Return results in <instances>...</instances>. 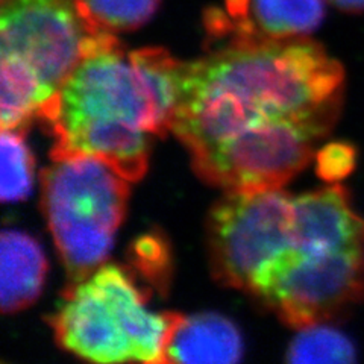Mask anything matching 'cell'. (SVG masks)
Returning a JSON list of instances; mask_svg holds the SVG:
<instances>
[{
  "label": "cell",
  "mask_w": 364,
  "mask_h": 364,
  "mask_svg": "<svg viewBox=\"0 0 364 364\" xmlns=\"http://www.w3.org/2000/svg\"><path fill=\"white\" fill-rule=\"evenodd\" d=\"M357 149L348 141H331L316 154V173L325 182H340L357 166Z\"/></svg>",
  "instance_id": "obj_16"
},
{
  "label": "cell",
  "mask_w": 364,
  "mask_h": 364,
  "mask_svg": "<svg viewBox=\"0 0 364 364\" xmlns=\"http://www.w3.org/2000/svg\"><path fill=\"white\" fill-rule=\"evenodd\" d=\"M2 85H0V123L2 129L25 128L38 116L46 102L53 96L29 68L11 56H0Z\"/></svg>",
  "instance_id": "obj_12"
},
{
  "label": "cell",
  "mask_w": 364,
  "mask_h": 364,
  "mask_svg": "<svg viewBox=\"0 0 364 364\" xmlns=\"http://www.w3.org/2000/svg\"><path fill=\"white\" fill-rule=\"evenodd\" d=\"M294 247L304 252L364 250V219L352 208L349 191L323 187L293 199Z\"/></svg>",
  "instance_id": "obj_8"
},
{
  "label": "cell",
  "mask_w": 364,
  "mask_h": 364,
  "mask_svg": "<svg viewBox=\"0 0 364 364\" xmlns=\"http://www.w3.org/2000/svg\"><path fill=\"white\" fill-rule=\"evenodd\" d=\"M135 259L144 273L149 275H158V267L167 264V250L156 235H144L135 245Z\"/></svg>",
  "instance_id": "obj_17"
},
{
  "label": "cell",
  "mask_w": 364,
  "mask_h": 364,
  "mask_svg": "<svg viewBox=\"0 0 364 364\" xmlns=\"http://www.w3.org/2000/svg\"><path fill=\"white\" fill-rule=\"evenodd\" d=\"M323 0H231L232 38L287 40L305 37L323 20ZM222 29V28H220Z\"/></svg>",
  "instance_id": "obj_9"
},
{
  "label": "cell",
  "mask_w": 364,
  "mask_h": 364,
  "mask_svg": "<svg viewBox=\"0 0 364 364\" xmlns=\"http://www.w3.org/2000/svg\"><path fill=\"white\" fill-rule=\"evenodd\" d=\"M77 0H2L0 53L36 75L55 96L97 40Z\"/></svg>",
  "instance_id": "obj_7"
},
{
  "label": "cell",
  "mask_w": 364,
  "mask_h": 364,
  "mask_svg": "<svg viewBox=\"0 0 364 364\" xmlns=\"http://www.w3.org/2000/svg\"><path fill=\"white\" fill-rule=\"evenodd\" d=\"M345 73L306 38H234L200 60L182 63L172 132L191 158L267 136L334 127Z\"/></svg>",
  "instance_id": "obj_1"
},
{
  "label": "cell",
  "mask_w": 364,
  "mask_h": 364,
  "mask_svg": "<svg viewBox=\"0 0 364 364\" xmlns=\"http://www.w3.org/2000/svg\"><path fill=\"white\" fill-rule=\"evenodd\" d=\"M242 354V336L226 317L175 313L164 352L166 363H237Z\"/></svg>",
  "instance_id": "obj_10"
},
{
  "label": "cell",
  "mask_w": 364,
  "mask_h": 364,
  "mask_svg": "<svg viewBox=\"0 0 364 364\" xmlns=\"http://www.w3.org/2000/svg\"><path fill=\"white\" fill-rule=\"evenodd\" d=\"M293 199L281 188L226 191L208 218L214 278L249 290L259 269L293 247Z\"/></svg>",
  "instance_id": "obj_6"
},
{
  "label": "cell",
  "mask_w": 364,
  "mask_h": 364,
  "mask_svg": "<svg viewBox=\"0 0 364 364\" xmlns=\"http://www.w3.org/2000/svg\"><path fill=\"white\" fill-rule=\"evenodd\" d=\"M128 182L90 155L56 158L43 172V210L70 282L104 264L127 211Z\"/></svg>",
  "instance_id": "obj_4"
},
{
  "label": "cell",
  "mask_w": 364,
  "mask_h": 364,
  "mask_svg": "<svg viewBox=\"0 0 364 364\" xmlns=\"http://www.w3.org/2000/svg\"><path fill=\"white\" fill-rule=\"evenodd\" d=\"M48 261L36 238L16 230L0 235V304L5 314L26 309L38 298Z\"/></svg>",
  "instance_id": "obj_11"
},
{
  "label": "cell",
  "mask_w": 364,
  "mask_h": 364,
  "mask_svg": "<svg viewBox=\"0 0 364 364\" xmlns=\"http://www.w3.org/2000/svg\"><path fill=\"white\" fill-rule=\"evenodd\" d=\"M25 128L2 129L0 139V196L4 202H20L31 193L33 181V161L25 141Z\"/></svg>",
  "instance_id": "obj_14"
},
{
  "label": "cell",
  "mask_w": 364,
  "mask_h": 364,
  "mask_svg": "<svg viewBox=\"0 0 364 364\" xmlns=\"http://www.w3.org/2000/svg\"><path fill=\"white\" fill-rule=\"evenodd\" d=\"M345 13H364V0H328Z\"/></svg>",
  "instance_id": "obj_18"
},
{
  "label": "cell",
  "mask_w": 364,
  "mask_h": 364,
  "mask_svg": "<svg viewBox=\"0 0 364 364\" xmlns=\"http://www.w3.org/2000/svg\"><path fill=\"white\" fill-rule=\"evenodd\" d=\"M357 350L350 338L336 328L313 325L302 328L287 349L289 363H352Z\"/></svg>",
  "instance_id": "obj_13"
},
{
  "label": "cell",
  "mask_w": 364,
  "mask_h": 364,
  "mask_svg": "<svg viewBox=\"0 0 364 364\" xmlns=\"http://www.w3.org/2000/svg\"><path fill=\"white\" fill-rule=\"evenodd\" d=\"M175 313H154L122 267L105 264L70 282L49 317L58 345L93 363H166Z\"/></svg>",
  "instance_id": "obj_3"
},
{
  "label": "cell",
  "mask_w": 364,
  "mask_h": 364,
  "mask_svg": "<svg viewBox=\"0 0 364 364\" xmlns=\"http://www.w3.org/2000/svg\"><path fill=\"white\" fill-rule=\"evenodd\" d=\"M249 291L291 328L326 323L364 301V250L304 252L293 246L257 272Z\"/></svg>",
  "instance_id": "obj_5"
},
{
  "label": "cell",
  "mask_w": 364,
  "mask_h": 364,
  "mask_svg": "<svg viewBox=\"0 0 364 364\" xmlns=\"http://www.w3.org/2000/svg\"><path fill=\"white\" fill-rule=\"evenodd\" d=\"M181 65L164 49L127 53L114 33L100 37L38 112L53 134L52 159L90 155L141 179L149 135L172 131Z\"/></svg>",
  "instance_id": "obj_2"
},
{
  "label": "cell",
  "mask_w": 364,
  "mask_h": 364,
  "mask_svg": "<svg viewBox=\"0 0 364 364\" xmlns=\"http://www.w3.org/2000/svg\"><path fill=\"white\" fill-rule=\"evenodd\" d=\"M159 0H77L90 25L99 32H124L143 26Z\"/></svg>",
  "instance_id": "obj_15"
}]
</instances>
